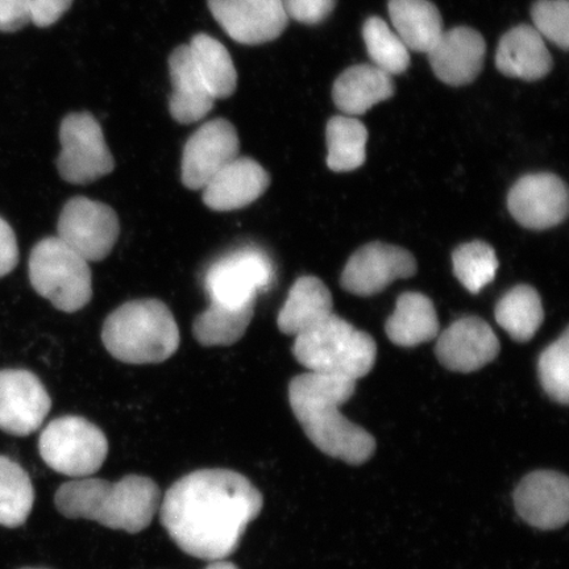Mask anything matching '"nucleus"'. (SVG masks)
Returning <instances> with one entry per match:
<instances>
[{"instance_id":"obj_36","label":"nucleus","mask_w":569,"mask_h":569,"mask_svg":"<svg viewBox=\"0 0 569 569\" xmlns=\"http://www.w3.org/2000/svg\"><path fill=\"white\" fill-rule=\"evenodd\" d=\"M30 23L28 0H0V32H17Z\"/></svg>"},{"instance_id":"obj_23","label":"nucleus","mask_w":569,"mask_h":569,"mask_svg":"<svg viewBox=\"0 0 569 569\" xmlns=\"http://www.w3.org/2000/svg\"><path fill=\"white\" fill-rule=\"evenodd\" d=\"M393 94V78L371 63L348 68L332 88L333 103L347 117L362 116Z\"/></svg>"},{"instance_id":"obj_16","label":"nucleus","mask_w":569,"mask_h":569,"mask_svg":"<svg viewBox=\"0 0 569 569\" xmlns=\"http://www.w3.org/2000/svg\"><path fill=\"white\" fill-rule=\"evenodd\" d=\"M500 340L492 327L479 317H465L448 327L438 338L437 358L448 371L472 373L497 359Z\"/></svg>"},{"instance_id":"obj_40","label":"nucleus","mask_w":569,"mask_h":569,"mask_svg":"<svg viewBox=\"0 0 569 569\" xmlns=\"http://www.w3.org/2000/svg\"><path fill=\"white\" fill-rule=\"evenodd\" d=\"M21 569H46V568H21Z\"/></svg>"},{"instance_id":"obj_11","label":"nucleus","mask_w":569,"mask_h":569,"mask_svg":"<svg viewBox=\"0 0 569 569\" xmlns=\"http://www.w3.org/2000/svg\"><path fill=\"white\" fill-rule=\"evenodd\" d=\"M417 269V260L408 249L373 241L359 248L347 261L340 287L355 296L371 297L396 280L415 276Z\"/></svg>"},{"instance_id":"obj_17","label":"nucleus","mask_w":569,"mask_h":569,"mask_svg":"<svg viewBox=\"0 0 569 569\" xmlns=\"http://www.w3.org/2000/svg\"><path fill=\"white\" fill-rule=\"evenodd\" d=\"M517 513L538 530H558L569 519V480L557 471H536L519 481L515 492Z\"/></svg>"},{"instance_id":"obj_24","label":"nucleus","mask_w":569,"mask_h":569,"mask_svg":"<svg viewBox=\"0 0 569 569\" xmlns=\"http://www.w3.org/2000/svg\"><path fill=\"white\" fill-rule=\"evenodd\" d=\"M439 319L429 297L408 291L397 298L396 310L386 323L391 343L400 347H416L436 339Z\"/></svg>"},{"instance_id":"obj_37","label":"nucleus","mask_w":569,"mask_h":569,"mask_svg":"<svg viewBox=\"0 0 569 569\" xmlns=\"http://www.w3.org/2000/svg\"><path fill=\"white\" fill-rule=\"evenodd\" d=\"M28 2H30L31 23L40 28L56 24L73 4V0H28Z\"/></svg>"},{"instance_id":"obj_25","label":"nucleus","mask_w":569,"mask_h":569,"mask_svg":"<svg viewBox=\"0 0 569 569\" xmlns=\"http://www.w3.org/2000/svg\"><path fill=\"white\" fill-rule=\"evenodd\" d=\"M389 17L409 51L427 53L442 36L443 20L430 0H389Z\"/></svg>"},{"instance_id":"obj_10","label":"nucleus","mask_w":569,"mask_h":569,"mask_svg":"<svg viewBox=\"0 0 569 569\" xmlns=\"http://www.w3.org/2000/svg\"><path fill=\"white\" fill-rule=\"evenodd\" d=\"M57 237L88 262L109 258L116 247L120 224L109 204L87 197L69 199L57 223Z\"/></svg>"},{"instance_id":"obj_5","label":"nucleus","mask_w":569,"mask_h":569,"mask_svg":"<svg viewBox=\"0 0 569 569\" xmlns=\"http://www.w3.org/2000/svg\"><path fill=\"white\" fill-rule=\"evenodd\" d=\"M295 358L309 372L345 376L358 381L371 373L376 358L375 339L332 315L322 325L296 337Z\"/></svg>"},{"instance_id":"obj_19","label":"nucleus","mask_w":569,"mask_h":569,"mask_svg":"<svg viewBox=\"0 0 569 569\" xmlns=\"http://www.w3.org/2000/svg\"><path fill=\"white\" fill-rule=\"evenodd\" d=\"M269 184L270 176L258 161L238 158L206 183L202 189L203 203L220 212L244 209L258 201Z\"/></svg>"},{"instance_id":"obj_15","label":"nucleus","mask_w":569,"mask_h":569,"mask_svg":"<svg viewBox=\"0 0 569 569\" xmlns=\"http://www.w3.org/2000/svg\"><path fill=\"white\" fill-rule=\"evenodd\" d=\"M224 32L239 44L260 46L280 38L289 19L282 0H208Z\"/></svg>"},{"instance_id":"obj_38","label":"nucleus","mask_w":569,"mask_h":569,"mask_svg":"<svg viewBox=\"0 0 569 569\" xmlns=\"http://www.w3.org/2000/svg\"><path fill=\"white\" fill-rule=\"evenodd\" d=\"M19 262V247L16 232L0 218V279L12 272Z\"/></svg>"},{"instance_id":"obj_7","label":"nucleus","mask_w":569,"mask_h":569,"mask_svg":"<svg viewBox=\"0 0 569 569\" xmlns=\"http://www.w3.org/2000/svg\"><path fill=\"white\" fill-rule=\"evenodd\" d=\"M42 460L57 473L87 479L102 468L109 442L101 429L82 417L54 419L40 433Z\"/></svg>"},{"instance_id":"obj_20","label":"nucleus","mask_w":569,"mask_h":569,"mask_svg":"<svg viewBox=\"0 0 569 569\" xmlns=\"http://www.w3.org/2000/svg\"><path fill=\"white\" fill-rule=\"evenodd\" d=\"M503 76L522 81H539L550 73L552 57L545 39L531 26H517L502 36L496 54Z\"/></svg>"},{"instance_id":"obj_8","label":"nucleus","mask_w":569,"mask_h":569,"mask_svg":"<svg viewBox=\"0 0 569 569\" xmlns=\"http://www.w3.org/2000/svg\"><path fill=\"white\" fill-rule=\"evenodd\" d=\"M203 282L211 303L246 308L256 305L260 291L272 287L273 262L258 248H240L213 261Z\"/></svg>"},{"instance_id":"obj_26","label":"nucleus","mask_w":569,"mask_h":569,"mask_svg":"<svg viewBox=\"0 0 569 569\" xmlns=\"http://www.w3.org/2000/svg\"><path fill=\"white\" fill-rule=\"evenodd\" d=\"M497 323L518 343L530 341L542 326V298L530 284H517L496 305Z\"/></svg>"},{"instance_id":"obj_32","label":"nucleus","mask_w":569,"mask_h":569,"mask_svg":"<svg viewBox=\"0 0 569 569\" xmlns=\"http://www.w3.org/2000/svg\"><path fill=\"white\" fill-rule=\"evenodd\" d=\"M498 266L496 251L486 241H469L452 253L453 274L472 295H479L496 279Z\"/></svg>"},{"instance_id":"obj_14","label":"nucleus","mask_w":569,"mask_h":569,"mask_svg":"<svg viewBox=\"0 0 569 569\" xmlns=\"http://www.w3.org/2000/svg\"><path fill=\"white\" fill-rule=\"evenodd\" d=\"M52 408L39 377L24 369L0 371V430L16 437L38 431Z\"/></svg>"},{"instance_id":"obj_3","label":"nucleus","mask_w":569,"mask_h":569,"mask_svg":"<svg viewBox=\"0 0 569 569\" xmlns=\"http://www.w3.org/2000/svg\"><path fill=\"white\" fill-rule=\"evenodd\" d=\"M161 492L146 476L130 475L118 482L77 479L62 483L54 496L56 509L69 519H87L112 530L138 533L158 515Z\"/></svg>"},{"instance_id":"obj_12","label":"nucleus","mask_w":569,"mask_h":569,"mask_svg":"<svg viewBox=\"0 0 569 569\" xmlns=\"http://www.w3.org/2000/svg\"><path fill=\"white\" fill-rule=\"evenodd\" d=\"M237 128L227 119H212L191 134L184 144L181 181L184 188L202 190L213 176L239 158Z\"/></svg>"},{"instance_id":"obj_29","label":"nucleus","mask_w":569,"mask_h":569,"mask_svg":"<svg viewBox=\"0 0 569 569\" xmlns=\"http://www.w3.org/2000/svg\"><path fill=\"white\" fill-rule=\"evenodd\" d=\"M253 315L254 305L229 308L210 302L209 308L194 319V338L204 347L232 346L243 338Z\"/></svg>"},{"instance_id":"obj_35","label":"nucleus","mask_w":569,"mask_h":569,"mask_svg":"<svg viewBox=\"0 0 569 569\" xmlns=\"http://www.w3.org/2000/svg\"><path fill=\"white\" fill-rule=\"evenodd\" d=\"M288 19L306 26L323 23L336 10L337 0H282Z\"/></svg>"},{"instance_id":"obj_33","label":"nucleus","mask_w":569,"mask_h":569,"mask_svg":"<svg viewBox=\"0 0 569 569\" xmlns=\"http://www.w3.org/2000/svg\"><path fill=\"white\" fill-rule=\"evenodd\" d=\"M540 386L555 402L569 401V331L546 348L538 362Z\"/></svg>"},{"instance_id":"obj_9","label":"nucleus","mask_w":569,"mask_h":569,"mask_svg":"<svg viewBox=\"0 0 569 569\" xmlns=\"http://www.w3.org/2000/svg\"><path fill=\"white\" fill-rule=\"evenodd\" d=\"M61 152L57 168L63 181L90 184L116 168L103 131L89 112L70 113L60 128Z\"/></svg>"},{"instance_id":"obj_39","label":"nucleus","mask_w":569,"mask_h":569,"mask_svg":"<svg viewBox=\"0 0 569 569\" xmlns=\"http://www.w3.org/2000/svg\"><path fill=\"white\" fill-rule=\"evenodd\" d=\"M206 569H239L238 566L226 560H213L212 563Z\"/></svg>"},{"instance_id":"obj_21","label":"nucleus","mask_w":569,"mask_h":569,"mask_svg":"<svg viewBox=\"0 0 569 569\" xmlns=\"http://www.w3.org/2000/svg\"><path fill=\"white\" fill-rule=\"evenodd\" d=\"M169 71L173 84L169 99L170 116L181 124L201 122L212 110L216 99L198 73L189 46L178 47L170 54Z\"/></svg>"},{"instance_id":"obj_13","label":"nucleus","mask_w":569,"mask_h":569,"mask_svg":"<svg viewBox=\"0 0 569 569\" xmlns=\"http://www.w3.org/2000/svg\"><path fill=\"white\" fill-rule=\"evenodd\" d=\"M567 184L552 173L519 178L510 189L508 209L525 229L542 231L565 222L569 211Z\"/></svg>"},{"instance_id":"obj_6","label":"nucleus","mask_w":569,"mask_h":569,"mask_svg":"<svg viewBox=\"0 0 569 569\" xmlns=\"http://www.w3.org/2000/svg\"><path fill=\"white\" fill-rule=\"evenodd\" d=\"M30 281L36 293L63 312L80 311L92 298L89 262L59 237L42 239L33 247Z\"/></svg>"},{"instance_id":"obj_22","label":"nucleus","mask_w":569,"mask_h":569,"mask_svg":"<svg viewBox=\"0 0 569 569\" xmlns=\"http://www.w3.org/2000/svg\"><path fill=\"white\" fill-rule=\"evenodd\" d=\"M332 309L331 291L323 281L315 276H302L290 288L277 326L282 333L298 337L322 325L333 315Z\"/></svg>"},{"instance_id":"obj_1","label":"nucleus","mask_w":569,"mask_h":569,"mask_svg":"<svg viewBox=\"0 0 569 569\" xmlns=\"http://www.w3.org/2000/svg\"><path fill=\"white\" fill-rule=\"evenodd\" d=\"M264 500L244 475L199 469L168 489L160 521L178 549L203 560H223L238 550Z\"/></svg>"},{"instance_id":"obj_2","label":"nucleus","mask_w":569,"mask_h":569,"mask_svg":"<svg viewBox=\"0 0 569 569\" xmlns=\"http://www.w3.org/2000/svg\"><path fill=\"white\" fill-rule=\"evenodd\" d=\"M355 389L356 380L348 377L308 372L290 381L289 402L306 437L318 450L360 466L373 457L376 439L340 412Z\"/></svg>"},{"instance_id":"obj_34","label":"nucleus","mask_w":569,"mask_h":569,"mask_svg":"<svg viewBox=\"0 0 569 569\" xmlns=\"http://www.w3.org/2000/svg\"><path fill=\"white\" fill-rule=\"evenodd\" d=\"M533 28L543 39L567 51L569 46L568 0H538L532 4Z\"/></svg>"},{"instance_id":"obj_27","label":"nucleus","mask_w":569,"mask_h":569,"mask_svg":"<svg viewBox=\"0 0 569 569\" xmlns=\"http://www.w3.org/2000/svg\"><path fill=\"white\" fill-rule=\"evenodd\" d=\"M189 48L198 73L212 98L231 97L238 87V71L222 42L210 34L198 33L191 39Z\"/></svg>"},{"instance_id":"obj_30","label":"nucleus","mask_w":569,"mask_h":569,"mask_svg":"<svg viewBox=\"0 0 569 569\" xmlns=\"http://www.w3.org/2000/svg\"><path fill=\"white\" fill-rule=\"evenodd\" d=\"M34 503V488L26 469L0 455V525L17 529L27 522Z\"/></svg>"},{"instance_id":"obj_28","label":"nucleus","mask_w":569,"mask_h":569,"mask_svg":"<svg viewBox=\"0 0 569 569\" xmlns=\"http://www.w3.org/2000/svg\"><path fill=\"white\" fill-rule=\"evenodd\" d=\"M327 166L337 173L352 172L367 159L368 131L359 119L333 117L326 127Z\"/></svg>"},{"instance_id":"obj_31","label":"nucleus","mask_w":569,"mask_h":569,"mask_svg":"<svg viewBox=\"0 0 569 569\" xmlns=\"http://www.w3.org/2000/svg\"><path fill=\"white\" fill-rule=\"evenodd\" d=\"M367 51L372 66L389 76L402 74L410 66V51L396 32L377 17L369 18L362 27Z\"/></svg>"},{"instance_id":"obj_4","label":"nucleus","mask_w":569,"mask_h":569,"mask_svg":"<svg viewBox=\"0 0 569 569\" xmlns=\"http://www.w3.org/2000/svg\"><path fill=\"white\" fill-rule=\"evenodd\" d=\"M102 341L113 359L126 365H160L180 347L173 312L154 298L134 300L113 310L104 320Z\"/></svg>"},{"instance_id":"obj_18","label":"nucleus","mask_w":569,"mask_h":569,"mask_svg":"<svg viewBox=\"0 0 569 569\" xmlns=\"http://www.w3.org/2000/svg\"><path fill=\"white\" fill-rule=\"evenodd\" d=\"M486 53V40L480 32L469 27H457L443 32L426 54L439 80L458 88L479 77Z\"/></svg>"}]
</instances>
